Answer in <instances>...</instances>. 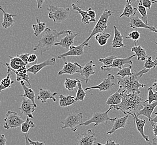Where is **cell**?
Here are the masks:
<instances>
[{"mask_svg": "<svg viewBox=\"0 0 157 145\" xmlns=\"http://www.w3.org/2000/svg\"><path fill=\"white\" fill-rule=\"evenodd\" d=\"M150 70L144 68L139 72L133 73L132 76H126L123 78L118 76L119 89L125 95L134 92H137L139 94H140L141 92L139 91V88H143L146 85L140 83L139 80L142 76L149 72Z\"/></svg>", "mask_w": 157, "mask_h": 145, "instance_id": "cell-1", "label": "cell"}, {"mask_svg": "<svg viewBox=\"0 0 157 145\" xmlns=\"http://www.w3.org/2000/svg\"><path fill=\"white\" fill-rule=\"evenodd\" d=\"M146 101L140 97L137 92L127 94L122 98L120 104L110 106L113 110H119L127 115L129 112L136 111L142 109Z\"/></svg>", "mask_w": 157, "mask_h": 145, "instance_id": "cell-2", "label": "cell"}, {"mask_svg": "<svg viewBox=\"0 0 157 145\" xmlns=\"http://www.w3.org/2000/svg\"><path fill=\"white\" fill-rule=\"evenodd\" d=\"M67 31L68 30L58 31L56 30L46 28L41 35L39 42L33 48V51H39L41 54L48 51L54 46L55 43L58 42V37L61 35L66 34Z\"/></svg>", "mask_w": 157, "mask_h": 145, "instance_id": "cell-3", "label": "cell"}, {"mask_svg": "<svg viewBox=\"0 0 157 145\" xmlns=\"http://www.w3.org/2000/svg\"><path fill=\"white\" fill-rule=\"evenodd\" d=\"M48 18L55 23H60L65 21L69 16L70 8H63L62 7L49 5L48 6Z\"/></svg>", "mask_w": 157, "mask_h": 145, "instance_id": "cell-4", "label": "cell"}, {"mask_svg": "<svg viewBox=\"0 0 157 145\" xmlns=\"http://www.w3.org/2000/svg\"><path fill=\"white\" fill-rule=\"evenodd\" d=\"M113 12L112 10H104L102 15L100 16L99 20H98V22H97L93 30L91 31L90 35L84 42L88 43L89 42V41L93 36H95L98 33H104V31L108 27V22L109 18L111 16L113 15Z\"/></svg>", "mask_w": 157, "mask_h": 145, "instance_id": "cell-5", "label": "cell"}, {"mask_svg": "<svg viewBox=\"0 0 157 145\" xmlns=\"http://www.w3.org/2000/svg\"><path fill=\"white\" fill-rule=\"evenodd\" d=\"M61 123L63 124L62 129L69 128L73 132H76L78 127L82 126L83 123V114L82 113L70 114Z\"/></svg>", "mask_w": 157, "mask_h": 145, "instance_id": "cell-6", "label": "cell"}, {"mask_svg": "<svg viewBox=\"0 0 157 145\" xmlns=\"http://www.w3.org/2000/svg\"><path fill=\"white\" fill-rule=\"evenodd\" d=\"M112 108L110 107L108 110H107L106 112L104 113H100V112H96L94 113L92 117L89 119V120L85 121L82 124V126H88L91 123H94V127H96L100 124H104L107 123L108 121H110L112 122H114L116 120L117 118H111L109 117L108 113L111 111Z\"/></svg>", "mask_w": 157, "mask_h": 145, "instance_id": "cell-7", "label": "cell"}, {"mask_svg": "<svg viewBox=\"0 0 157 145\" xmlns=\"http://www.w3.org/2000/svg\"><path fill=\"white\" fill-rule=\"evenodd\" d=\"M25 121L16 112L9 111L4 119L3 127L6 130L15 129L21 126Z\"/></svg>", "mask_w": 157, "mask_h": 145, "instance_id": "cell-8", "label": "cell"}, {"mask_svg": "<svg viewBox=\"0 0 157 145\" xmlns=\"http://www.w3.org/2000/svg\"><path fill=\"white\" fill-rule=\"evenodd\" d=\"M97 134L92 129L76 135L77 144L76 145H94L96 144Z\"/></svg>", "mask_w": 157, "mask_h": 145, "instance_id": "cell-9", "label": "cell"}, {"mask_svg": "<svg viewBox=\"0 0 157 145\" xmlns=\"http://www.w3.org/2000/svg\"><path fill=\"white\" fill-rule=\"evenodd\" d=\"M85 46L90 48V46L89 45V42L86 43V42H83L82 44L78 46H71L68 52L58 55V59H65V57L69 56L84 55L85 54L84 49Z\"/></svg>", "mask_w": 157, "mask_h": 145, "instance_id": "cell-10", "label": "cell"}, {"mask_svg": "<svg viewBox=\"0 0 157 145\" xmlns=\"http://www.w3.org/2000/svg\"><path fill=\"white\" fill-rule=\"evenodd\" d=\"M135 57H136V54L133 55L126 58H118L116 57L111 65L108 67H105L103 65L100 68L101 69L103 70V71H110L113 68H119L121 69L123 68H124L125 64L132 65L133 64V61H132V59Z\"/></svg>", "mask_w": 157, "mask_h": 145, "instance_id": "cell-11", "label": "cell"}, {"mask_svg": "<svg viewBox=\"0 0 157 145\" xmlns=\"http://www.w3.org/2000/svg\"><path fill=\"white\" fill-rule=\"evenodd\" d=\"M114 79V76L112 74H108V77L105 78L100 84L95 86H92L90 87H86L85 89V91H89L91 89H99L100 92L105 91L108 92L111 91L113 87L115 85V83L112 82V80Z\"/></svg>", "mask_w": 157, "mask_h": 145, "instance_id": "cell-12", "label": "cell"}, {"mask_svg": "<svg viewBox=\"0 0 157 145\" xmlns=\"http://www.w3.org/2000/svg\"><path fill=\"white\" fill-rule=\"evenodd\" d=\"M82 68L78 63H71L70 61H65L63 69L58 72V76L63 74L73 75L75 73H79Z\"/></svg>", "mask_w": 157, "mask_h": 145, "instance_id": "cell-13", "label": "cell"}, {"mask_svg": "<svg viewBox=\"0 0 157 145\" xmlns=\"http://www.w3.org/2000/svg\"><path fill=\"white\" fill-rule=\"evenodd\" d=\"M36 107L37 106H35L30 100L24 97L19 109L22 114H24L29 118L34 119L33 113L35 112Z\"/></svg>", "mask_w": 157, "mask_h": 145, "instance_id": "cell-14", "label": "cell"}, {"mask_svg": "<svg viewBox=\"0 0 157 145\" xmlns=\"http://www.w3.org/2000/svg\"><path fill=\"white\" fill-rule=\"evenodd\" d=\"M78 35V33H74L72 31L68 30L65 34L66 36L61 39L59 42L55 43L54 46H60L67 50H69L70 46H72L74 42L75 38Z\"/></svg>", "mask_w": 157, "mask_h": 145, "instance_id": "cell-15", "label": "cell"}, {"mask_svg": "<svg viewBox=\"0 0 157 145\" xmlns=\"http://www.w3.org/2000/svg\"><path fill=\"white\" fill-rule=\"evenodd\" d=\"M129 26L133 29L136 28H143L148 29L151 31L157 33V29L154 26H151L148 24H146L142 19L139 18L138 16H132L130 18V23Z\"/></svg>", "mask_w": 157, "mask_h": 145, "instance_id": "cell-16", "label": "cell"}, {"mask_svg": "<svg viewBox=\"0 0 157 145\" xmlns=\"http://www.w3.org/2000/svg\"><path fill=\"white\" fill-rule=\"evenodd\" d=\"M7 69H9L11 72H14L16 76V80L17 82H21L22 80L26 81L27 82L29 86L31 87V84L30 83V76L29 75L27 74V67H30L28 65H25L24 67H21V68H20L19 69L16 70L12 69V68H11L9 66L6 65Z\"/></svg>", "mask_w": 157, "mask_h": 145, "instance_id": "cell-17", "label": "cell"}, {"mask_svg": "<svg viewBox=\"0 0 157 145\" xmlns=\"http://www.w3.org/2000/svg\"><path fill=\"white\" fill-rule=\"evenodd\" d=\"M55 62H56V58L52 57L46 61H44L41 63L33 64V65L31 66L27 69V72H31L36 75L37 72H39L41 70L44 68L48 66L54 65Z\"/></svg>", "mask_w": 157, "mask_h": 145, "instance_id": "cell-18", "label": "cell"}, {"mask_svg": "<svg viewBox=\"0 0 157 145\" xmlns=\"http://www.w3.org/2000/svg\"><path fill=\"white\" fill-rule=\"evenodd\" d=\"M128 114L133 116L134 120V123H136V129L138 130V131L139 132V133L142 135L143 138L145 139L146 141L149 142V137L148 136H146L144 134V126L146 123V120L138 118V115H136L135 112L134 114L132 113L131 112H129Z\"/></svg>", "mask_w": 157, "mask_h": 145, "instance_id": "cell-19", "label": "cell"}, {"mask_svg": "<svg viewBox=\"0 0 157 145\" xmlns=\"http://www.w3.org/2000/svg\"><path fill=\"white\" fill-rule=\"evenodd\" d=\"M95 67L96 65L94 64L93 61H90L86 64L84 67H82V70L79 72L81 76L84 77L85 80L86 81V83H88L89 77L95 74V72L94 70Z\"/></svg>", "mask_w": 157, "mask_h": 145, "instance_id": "cell-20", "label": "cell"}, {"mask_svg": "<svg viewBox=\"0 0 157 145\" xmlns=\"http://www.w3.org/2000/svg\"><path fill=\"white\" fill-rule=\"evenodd\" d=\"M58 94V92H52L50 89H44L43 88H40L37 100H40L42 103H46L48 100H52L54 102H56V99L55 97Z\"/></svg>", "mask_w": 157, "mask_h": 145, "instance_id": "cell-21", "label": "cell"}, {"mask_svg": "<svg viewBox=\"0 0 157 145\" xmlns=\"http://www.w3.org/2000/svg\"><path fill=\"white\" fill-rule=\"evenodd\" d=\"M157 106V100L151 104H148L147 102H145L144 104L143 108L138 111V116L139 115H142L143 116L147 117L149 119V121L151 120L152 118L151 114L153 113L154 109Z\"/></svg>", "mask_w": 157, "mask_h": 145, "instance_id": "cell-22", "label": "cell"}, {"mask_svg": "<svg viewBox=\"0 0 157 145\" xmlns=\"http://www.w3.org/2000/svg\"><path fill=\"white\" fill-rule=\"evenodd\" d=\"M0 10L2 12H3V22L2 23V27L4 29H8V28L12 26L15 22V20L13 19V17L16 16V15L10 14L6 12L3 9L2 6H0Z\"/></svg>", "mask_w": 157, "mask_h": 145, "instance_id": "cell-23", "label": "cell"}, {"mask_svg": "<svg viewBox=\"0 0 157 145\" xmlns=\"http://www.w3.org/2000/svg\"><path fill=\"white\" fill-rule=\"evenodd\" d=\"M129 114L125 115V116L121 118H117L116 120L114 121V123L112 129L107 132L108 135H112L119 128H123L126 126L128 118L129 117Z\"/></svg>", "mask_w": 157, "mask_h": 145, "instance_id": "cell-24", "label": "cell"}, {"mask_svg": "<svg viewBox=\"0 0 157 145\" xmlns=\"http://www.w3.org/2000/svg\"><path fill=\"white\" fill-rule=\"evenodd\" d=\"M8 57L10 59V62L9 63L3 64L5 65H8L12 69L18 70L21 67H24L25 65H28L27 64L25 63L24 62L22 61L20 57H18V55H17L16 57H11V56H9ZM29 66V65H28ZM30 67V66H29Z\"/></svg>", "mask_w": 157, "mask_h": 145, "instance_id": "cell-25", "label": "cell"}, {"mask_svg": "<svg viewBox=\"0 0 157 145\" xmlns=\"http://www.w3.org/2000/svg\"><path fill=\"white\" fill-rule=\"evenodd\" d=\"M125 95V94L123 93L121 90L119 89L115 93L112 94L108 98L106 102V104L109 106L119 105L121 104L122 98Z\"/></svg>", "mask_w": 157, "mask_h": 145, "instance_id": "cell-26", "label": "cell"}, {"mask_svg": "<svg viewBox=\"0 0 157 145\" xmlns=\"http://www.w3.org/2000/svg\"><path fill=\"white\" fill-rule=\"evenodd\" d=\"M114 36L112 41V46L114 48H124L125 46L123 43V36L119 31L117 27L114 26Z\"/></svg>", "mask_w": 157, "mask_h": 145, "instance_id": "cell-27", "label": "cell"}, {"mask_svg": "<svg viewBox=\"0 0 157 145\" xmlns=\"http://www.w3.org/2000/svg\"><path fill=\"white\" fill-rule=\"evenodd\" d=\"M79 1H76L75 3H73L72 4V7L74 11H76L77 12L79 13V14H80V15L82 16V22L84 24H89L90 22L91 18L90 16L88 14V11H84L82 9V8L80 7L78 5Z\"/></svg>", "mask_w": 157, "mask_h": 145, "instance_id": "cell-28", "label": "cell"}, {"mask_svg": "<svg viewBox=\"0 0 157 145\" xmlns=\"http://www.w3.org/2000/svg\"><path fill=\"white\" fill-rule=\"evenodd\" d=\"M20 83H21V85L24 91V94H22L20 96L25 97V98H27L28 99L30 100L35 106H37L35 102V93L34 91H33V89L32 88H29L28 87H27L25 84V83L24 80H22Z\"/></svg>", "mask_w": 157, "mask_h": 145, "instance_id": "cell-29", "label": "cell"}, {"mask_svg": "<svg viewBox=\"0 0 157 145\" xmlns=\"http://www.w3.org/2000/svg\"><path fill=\"white\" fill-rule=\"evenodd\" d=\"M59 98V105L61 107H67L76 102L75 97H73L71 95L65 96L63 94H61Z\"/></svg>", "mask_w": 157, "mask_h": 145, "instance_id": "cell-30", "label": "cell"}, {"mask_svg": "<svg viewBox=\"0 0 157 145\" xmlns=\"http://www.w3.org/2000/svg\"><path fill=\"white\" fill-rule=\"evenodd\" d=\"M132 52H134L135 54L136 55L137 57V60H140L142 61H145L148 58V56L147 55L145 49L143 48L140 45L134 46L132 48Z\"/></svg>", "mask_w": 157, "mask_h": 145, "instance_id": "cell-31", "label": "cell"}, {"mask_svg": "<svg viewBox=\"0 0 157 145\" xmlns=\"http://www.w3.org/2000/svg\"><path fill=\"white\" fill-rule=\"evenodd\" d=\"M36 24L33 25L32 27L34 31V35L37 37L45 30L46 23L45 22H41L38 18H36Z\"/></svg>", "mask_w": 157, "mask_h": 145, "instance_id": "cell-32", "label": "cell"}, {"mask_svg": "<svg viewBox=\"0 0 157 145\" xmlns=\"http://www.w3.org/2000/svg\"><path fill=\"white\" fill-rule=\"evenodd\" d=\"M7 76L6 78L2 79L1 81V86H0V92L6 89L7 88H10L11 84L14 83V81H12L11 79V70L9 69H7Z\"/></svg>", "mask_w": 157, "mask_h": 145, "instance_id": "cell-33", "label": "cell"}, {"mask_svg": "<svg viewBox=\"0 0 157 145\" xmlns=\"http://www.w3.org/2000/svg\"><path fill=\"white\" fill-rule=\"evenodd\" d=\"M137 11V8H134L132 4L127 3V5L125 6L123 12L120 15V18H122L123 16L130 18L132 16L135 15Z\"/></svg>", "mask_w": 157, "mask_h": 145, "instance_id": "cell-34", "label": "cell"}, {"mask_svg": "<svg viewBox=\"0 0 157 145\" xmlns=\"http://www.w3.org/2000/svg\"><path fill=\"white\" fill-rule=\"evenodd\" d=\"M110 37V33H101L97 34L95 36V38L100 45L104 46L106 44Z\"/></svg>", "mask_w": 157, "mask_h": 145, "instance_id": "cell-35", "label": "cell"}, {"mask_svg": "<svg viewBox=\"0 0 157 145\" xmlns=\"http://www.w3.org/2000/svg\"><path fill=\"white\" fill-rule=\"evenodd\" d=\"M36 127V125L31 121L30 118L27 117L26 120L21 125V132L22 133H28L30 128H33Z\"/></svg>", "mask_w": 157, "mask_h": 145, "instance_id": "cell-36", "label": "cell"}, {"mask_svg": "<svg viewBox=\"0 0 157 145\" xmlns=\"http://www.w3.org/2000/svg\"><path fill=\"white\" fill-rule=\"evenodd\" d=\"M82 81L78 79H71L67 78L65 81V87L68 91H73L75 88L78 86V82Z\"/></svg>", "mask_w": 157, "mask_h": 145, "instance_id": "cell-37", "label": "cell"}, {"mask_svg": "<svg viewBox=\"0 0 157 145\" xmlns=\"http://www.w3.org/2000/svg\"><path fill=\"white\" fill-rule=\"evenodd\" d=\"M138 5L137 7L138 11H139L140 15H142V20L145 22L146 24H148V16H147V11L145 7L142 5V0H138Z\"/></svg>", "mask_w": 157, "mask_h": 145, "instance_id": "cell-38", "label": "cell"}, {"mask_svg": "<svg viewBox=\"0 0 157 145\" xmlns=\"http://www.w3.org/2000/svg\"><path fill=\"white\" fill-rule=\"evenodd\" d=\"M82 81L78 82V91H77V93L76 96V100L77 101H84L85 98L86 97V92L84 89L82 88Z\"/></svg>", "mask_w": 157, "mask_h": 145, "instance_id": "cell-39", "label": "cell"}, {"mask_svg": "<svg viewBox=\"0 0 157 145\" xmlns=\"http://www.w3.org/2000/svg\"><path fill=\"white\" fill-rule=\"evenodd\" d=\"M132 69V67L131 65H129V66L127 68H123L122 69L119 70L118 72L116 74V75L121 78H123L126 76H129L133 75V72H131V70Z\"/></svg>", "mask_w": 157, "mask_h": 145, "instance_id": "cell-40", "label": "cell"}, {"mask_svg": "<svg viewBox=\"0 0 157 145\" xmlns=\"http://www.w3.org/2000/svg\"><path fill=\"white\" fill-rule=\"evenodd\" d=\"M153 89L152 87L148 88V100H145L148 104H151L153 102L157 100V92H154Z\"/></svg>", "mask_w": 157, "mask_h": 145, "instance_id": "cell-41", "label": "cell"}, {"mask_svg": "<svg viewBox=\"0 0 157 145\" xmlns=\"http://www.w3.org/2000/svg\"><path fill=\"white\" fill-rule=\"evenodd\" d=\"M157 66V60L155 59L154 61H152L151 57H149L145 61V63L144 67L145 69H154Z\"/></svg>", "mask_w": 157, "mask_h": 145, "instance_id": "cell-42", "label": "cell"}, {"mask_svg": "<svg viewBox=\"0 0 157 145\" xmlns=\"http://www.w3.org/2000/svg\"><path fill=\"white\" fill-rule=\"evenodd\" d=\"M115 58L116 57L112 55V56L107 57L105 58H99L98 61H99L100 63H101L104 64V66L108 67L112 65Z\"/></svg>", "mask_w": 157, "mask_h": 145, "instance_id": "cell-43", "label": "cell"}, {"mask_svg": "<svg viewBox=\"0 0 157 145\" xmlns=\"http://www.w3.org/2000/svg\"><path fill=\"white\" fill-rule=\"evenodd\" d=\"M140 37V33H139L138 31L136 30L133 31L130 33H128V36H127L125 38L133 40V41L135 42V44H136V42L138 41Z\"/></svg>", "mask_w": 157, "mask_h": 145, "instance_id": "cell-44", "label": "cell"}, {"mask_svg": "<svg viewBox=\"0 0 157 145\" xmlns=\"http://www.w3.org/2000/svg\"><path fill=\"white\" fill-rule=\"evenodd\" d=\"M88 14L91 18L90 22L96 21V13L91 8H89L87 10Z\"/></svg>", "mask_w": 157, "mask_h": 145, "instance_id": "cell-45", "label": "cell"}, {"mask_svg": "<svg viewBox=\"0 0 157 145\" xmlns=\"http://www.w3.org/2000/svg\"><path fill=\"white\" fill-rule=\"evenodd\" d=\"M37 55L35 54H30L29 57V59H28V62L29 64H37Z\"/></svg>", "mask_w": 157, "mask_h": 145, "instance_id": "cell-46", "label": "cell"}, {"mask_svg": "<svg viewBox=\"0 0 157 145\" xmlns=\"http://www.w3.org/2000/svg\"><path fill=\"white\" fill-rule=\"evenodd\" d=\"M142 4L143 6L145 7L147 9L151 10V6L153 3L152 0H142Z\"/></svg>", "mask_w": 157, "mask_h": 145, "instance_id": "cell-47", "label": "cell"}, {"mask_svg": "<svg viewBox=\"0 0 157 145\" xmlns=\"http://www.w3.org/2000/svg\"><path fill=\"white\" fill-rule=\"evenodd\" d=\"M30 54L29 53H25V54H22L21 55H19L18 57L21 58L22 61L24 62L25 63L29 65V62H28V59L29 57Z\"/></svg>", "mask_w": 157, "mask_h": 145, "instance_id": "cell-48", "label": "cell"}, {"mask_svg": "<svg viewBox=\"0 0 157 145\" xmlns=\"http://www.w3.org/2000/svg\"><path fill=\"white\" fill-rule=\"evenodd\" d=\"M96 145H121L119 143H116L115 141H113L111 138H109L107 139L105 144H101L99 142H96Z\"/></svg>", "mask_w": 157, "mask_h": 145, "instance_id": "cell-49", "label": "cell"}, {"mask_svg": "<svg viewBox=\"0 0 157 145\" xmlns=\"http://www.w3.org/2000/svg\"><path fill=\"white\" fill-rule=\"evenodd\" d=\"M27 139L31 145H45V142L44 141H43V142H39L38 141H32L30 139H29L28 136H27Z\"/></svg>", "mask_w": 157, "mask_h": 145, "instance_id": "cell-50", "label": "cell"}, {"mask_svg": "<svg viewBox=\"0 0 157 145\" xmlns=\"http://www.w3.org/2000/svg\"><path fill=\"white\" fill-rule=\"evenodd\" d=\"M151 123V126L152 127H153V133H154V135L155 136V139H157V124H155V123L153 122H150Z\"/></svg>", "mask_w": 157, "mask_h": 145, "instance_id": "cell-51", "label": "cell"}, {"mask_svg": "<svg viewBox=\"0 0 157 145\" xmlns=\"http://www.w3.org/2000/svg\"><path fill=\"white\" fill-rule=\"evenodd\" d=\"M6 137L3 134H2L0 137V145H6Z\"/></svg>", "mask_w": 157, "mask_h": 145, "instance_id": "cell-52", "label": "cell"}, {"mask_svg": "<svg viewBox=\"0 0 157 145\" xmlns=\"http://www.w3.org/2000/svg\"><path fill=\"white\" fill-rule=\"evenodd\" d=\"M36 1L37 6L38 9H41L42 8V6L45 2V0H36Z\"/></svg>", "mask_w": 157, "mask_h": 145, "instance_id": "cell-53", "label": "cell"}, {"mask_svg": "<svg viewBox=\"0 0 157 145\" xmlns=\"http://www.w3.org/2000/svg\"><path fill=\"white\" fill-rule=\"evenodd\" d=\"M154 114L156 115V116L154 118H151V120H149L150 122H153L155 123H157V112H154Z\"/></svg>", "mask_w": 157, "mask_h": 145, "instance_id": "cell-54", "label": "cell"}, {"mask_svg": "<svg viewBox=\"0 0 157 145\" xmlns=\"http://www.w3.org/2000/svg\"><path fill=\"white\" fill-rule=\"evenodd\" d=\"M27 133H25V140H26V143L25 145H31L30 144V143L29 141V140L27 139Z\"/></svg>", "mask_w": 157, "mask_h": 145, "instance_id": "cell-55", "label": "cell"}, {"mask_svg": "<svg viewBox=\"0 0 157 145\" xmlns=\"http://www.w3.org/2000/svg\"><path fill=\"white\" fill-rule=\"evenodd\" d=\"M152 87L155 91V92H157V81H155V82L153 83Z\"/></svg>", "mask_w": 157, "mask_h": 145, "instance_id": "cell-56", "label": "cell"}, {"mask_svg": "<svg viewBox=\"0 0 157 145\" xmlns=\"http://www.w3.org/2000/svg\"><path fill=\"white\" fill-rule=\"evenodd\" d=\"M136 1H138V0H126V2H127V3L132 4L133 2H136Z\"/></svg>", "mask_w": 157, "mask_h": 145, "instance_id": "cell-57", "label": "cell"}, {"mask_svg": "<svg viewBox=\"0 0 157 145\" xmlns=\"http://www.w3.org/2000/svg\"><path fill=\"white\" fill-rule=\"evenodd\" d=\"M157 145V142H155V139H153V142L151 143V144H150V145Z\"/></svg>", "mask_w": 157, "mask_h": 145, "instance_id": "cell-58", "label": "cell"}, {"mask_svg": "<svg viewBox=\"0 0 157 145\" xmlns=\"http://www.w3.org/2000/svg\"><path fill=\"white\" fill-rule=\"evenodd\" d=\"M152 1H153V3H157V0H152Z\"/></svg>", "mask_w": 157, "mask_h": 145, "instance_id": "cell-59", "label": "cell"}, {"mask_svg": "<svg viewBox=\"0 0 157 145\" xmlns=\"http://www.w3.org/2000/svg\"><path fill=\"white\" fill-rule=\"evenodd\" d=\"M155 44H156L157 45V42H155Z\"/></svg>", "mask_w": 157, "mask_h": 145, "instance_id": "cell-60", "label": "cell"}, {"mask_svg": "<svg viewBox=\"0 0 157 145\" xmlns=\"http://www.w3.org/2000/svg\"><path fill=\"white\" fill-rule=\"evenodd\" d=\"M156 59H157V57H156Z\"/></svg>", "mask_w": 157, "mask_h": 145, "instance_id": "cell-61", "label": "cell"}]
</instances>
